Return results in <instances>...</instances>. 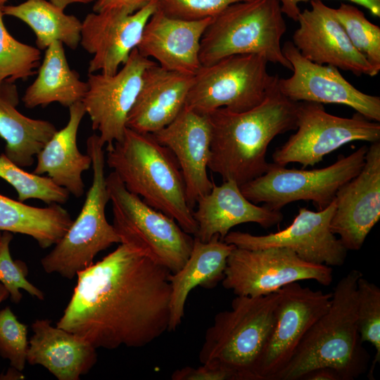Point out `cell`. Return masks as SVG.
Instances as JSON below:
<instances>
[{"mask_svg": "<svg viewBox=\"0 0 380 380\" xmlns=\"http://www.w3.org/2000/svg\"><path fill=\"white\" fill-rule=\"evenodd\" d=\"M120 243L77 274L73 293L56 325L96 349L140 348L168 331L172 272L137 247Z\"/></svg>", "mask_w": 380, "mask_h": 380, "instance_id": "6da1fadb", "label": "cell"}, {"mask_svg": "<svg viewBox=\"0 0 380 380\" xmlns=\"http://www.w3.org/2000/svg\"><path fill=\"white\" fill-rule=\"evenodd\" d=\"M278 77L265 99L244 112L224 108L208 114L211 129L208 168L239 186L267 172L268 146L279 134L296 129L298 102L285 96Z\"/></svg>", "mask_w": 380, "mask_h": 380, "instance_id": "7a4b0ae2", "label": "cell"}, {"mask_svg": "<svg viewBox=\"0 0 380 380\" xmlns=\"http://www.w3.org/2000/svg\"><path fill=\"white\" fill-rule=\"evenodd\" d=\"M362 275L352 270L338 281L328 310L305 334L277 380L303 379L320 367L334 369L340 380H354L366 372L369 356L357 320V281Z\"/></svg>", "mask_w": 380, "mask_h": 380, "instance_id": "3957f363", "label": "cell"}, {"mask_svg": "<svg viewBox=\"0 0 380 380\" xmlns=\"http://www.w3.org/2000/svg\"><path fill=\"white\" fill-rule=\"evenodd\" d=\"M106 151V164L129 192L195 235L197 223L188 203L182 172L167 147L152 134L127 127L122 139Z\"/></svg>", "mask_w": 380, "mask_h": 380, "instance_id": "277c9868", "label": "cell"}, {"mask_svg": "<svg viewBox=\"0 0 380 380\" xmlns=\"http://www.w3.org/2000/svg\"><path fill=\"white\" fill-rule=\"evenodd\" d=\"M279 292L236 296L231 310L218 312L205 332L201 364L228 372L233 380H256L255 367L272 331Z\"/></svg>", "mask_w": 380, "mask_h": 380, "instance_id": "5b68a950", "label": "cell"}, {"mask_svg": "<svg viewBox=\"0 0 380 380\" xmlns=\"http://www.w3.org/2000/svg\"><path fill=\"white\" fill-rule=\"evenodd\" d=\"M279 0L234 4L213 18L204 32L199 52L202 66L233 55L258 54L291 70L281 39L286 25Z\"/></svg>", "mask_w": 380, "mask_h": 380, "instance_id": "8992f818", "label": "cell"}, {"mask_svg": "<svg viewBox=\"0 0 380 380\" xmlns=\"http://www.w3.org/2000/svg\"><path fill=\"white\" fill-rule=\"evenodd\" d=\"M104 147L99 134L88 137L87 153L91 158V185L76 220L49 253L42 258L41 265L46 273H57L72 279L92 265L99 252L120 243L113 225L106 216L110 198L105 176Z\"/></svg>", "mask_w": 380, "mask_h": 380, "instance_id": "52a82bcc", "label": "cell"}, {"mask_svg": "<svg viewBox=\"0 0 380 380\" xmlns=\"http://www.w3.org/2000/svg\"><path fill=\"white\" fill-rule=\"evenodd\" d=\"M106 184L112 204L113 225L120 243L137 247L172 273L178 271L193 247L190 234L173 218L129 192L115 172L106 177Z\"/></svg>", "mask_w": 380, "mask_h": 380, "instance_id": "ba28073f", "label": "cell"}, {"mask_svg": "<svg viewBox=\"0 0 380 380\" xmlns=\"http://www.w3.org/2000/svg\"><path fill=\"white\" fill-rule=\"evenodd\" d=\"M262 55L240 54L201 66L194 75L185 106L201 114L224 108L244 112L259 105L279 77Z\"/></svg>", "mask_w": 380, "mask_h": 380, "instance_id": "9c48e42d", "label": "cell"}, {"mask_svg": "<svg viewBox=\"0 0 380 380\" xmlns=\"http://www.w3.org/2000/svg\"><path fill=\"white\" fill-rule=\"evenodd\" d=\"M368 147L362 146L351 154L341 156L329 166L310 170L288 169L272 164L261 176L240 186L245 197L252 203L280 210L298 201H312L318 210L327 208L338 189L354 177L365 164Z\"/></svg>", "mask_w": 380, "mask_h": 380, "instance_id": "30bf717a", "label": "cell"}, {"mask_svg": "<svg viewBox=\"0 0 380 380\" xmlns=\"http://www.w3.org/2000/svg\"><path fill=\"white\" fill-rule=\"evenodd\" d=\"M296 132L272 154L273 163L314 166L341 146L356 141H380V123L358 113L342 118L327 113L322 103L298 102Z\"/></svg>", "mask_w": 380, "mask_h": 380, "instance_id": "8fae6325", "label": "cell"}, {"mask_svg": "<svg viewBox=\"0 0 380 380\" xmlns=\"http://www.w3.org/2000/svg\"><path fill=\"white\" fill-rule=\"evenodd\" d=\"M303 280L329 286L333 270L306 262L286 248L251 250L235 247L227 258L222 284L236 296L256 297Z\"/></svg>", "mask_w": 380, "mask_h": 380, "instance_id": "7c38bea8", "label": "cell"}, {"mask_svg": "<svg viewBox=\"0 0 380 380\" xmlns=\"http://www.w3.org/2000/svg\"><path fill=\"white\" fill-rule=\"evenodd\" d=\"M275 322L255 367L256 380H277L302 338L328 310L332 292L313 290L298 282L279 291Z\"/></svg>", "mask_w": 380, "mask_h": 380, "instance_id": "4fadbf2b", "label": "cell"}, {"mask_svg": "<svg viewBox=\"0 0 380 380\" xmlns=\"http://www.w3.org/2000/svg\"><path fill=\"white\" fill-rule=\"evenodd\" d=\"M156 63L141 56L135 48L114 75L88 73V89L82 103L90 118L92 129L99 132L106 148L122 139L144 72Z\"/></svg>", "mask_w": 380, "mask_h": 380, "instance_id": "5bb4252c", "label": "cell"}, {"mask_svg": "<svg viewBox=\"0 0 380 380\" xmlns=\"http://www.w3.org/2000/svg\"><path fill=\"white\" fill-rule=\"evenodd\" d=\"M335 209V199L318 211L300 207L292 222L282 230L266 235L229 232L223 241L236 248L251 250L286 248L306 262L329 267L341 266L348 250L330 229Z\"/></svg>", "mask_w": 380, "mask_h": 380, "instance_id": "9a60e30c", "label": "cell"}, {"mask_svg": "<svg viewBox=\"0 0 380 380\" xmlns=\"http://www.w3.org/2000/svg\"><path fill=\"white\" fill-rule=\"evenodd\" d=\"M293 74L279 78L281 93L290 100L345 105L368 120L380 122V98L360 91L329 65H319L304 58L292 42L281 47Z\"/></svg>", "mask_w": 380, "mask_h": 380, "instance_id": "2e32d148", "label": "cell"}, {"mask_svg": "<svg viewBox=\"0 0 380 380\" xmlns=\"http://www.w3.org/2000/svg\"><path fill=\"white\" fill-rule=\"evenodd\" d=\"M153 0L128 14L118 11L90 13L82 21L80 44L92 55L88 73L114 75L137 47L144 28L158 8Z\"/></svg>", "mask_w": 380, "mask_h": 380, "instance_id": "e0dca14e", "label": "cell"}, {"mask_svg": "<svg viewBox=\"0 0 380 380\" xmlns=\"http://www.w3.org/2000/svg\"><path fill=\"white\" fill-rule=\"evenodd\" d=\"M371 144L360 171L335 196L330 229L347 250H360L380 217V141Z\"/></svg>", "mask_w": 380, "mask_h": 380, "instance_id": "ac0fdd59", "label": "cell"}, {"mask_svg": "<svg viewBox=\"0 0 380 380\" xmlns=\"http://www.w3.org/2000/svg\"><path fill=\"white\" fill-rule=\"evenodd\" d=\"M310 8L300 11L299 27L292 43L311 62L329 65L356 76L376 75L366 58L352 44L334 15V8L321 0H310Z\"/></svg>", "mask_w": 380, "mask_h": 380, "instance_id": "d6986e66", "label": "cell"}, {"mask_svg": "<svg viewBox=\"0 0 380 380\" xmlns=\"http://www.w3.org/2000/svg\"><path fill=\"white\" fill-rule=\"evenodd\" d=\"M152 134L175 156L184 177L188 203L193 209L198 199L214 184L207 173L211 141L208 114L184 105L172 122Z\"/></svg>", "mask_w": 380, "mask_h": 380, "instance_id": "ffe728a7", "label": "cell"}, {"mask_svg": "<svg viewBox=\"0 0 380 380\" xmlns=\"http://www.w3.org/2000/svg\"><path fill=\"white\" fill-rule=\"evenodd\" d=\"M212 19L181 20L157 8L146 23L137 49L166 70L194 75L202 66L201 40Z\"/></svg>", "mask_w": 380, "mask_h": 380, "instance_id": "44dd1931", "label": "cell"}, {"mask_svg": "<svg viewBox=\"0 0 380 380\" xmlns=\"http://www.w3.org/2000/svg\"><path fill=\"white\" fill-rule=\"evenodd\" d=\"M196 205L193 216L197 232L194 236L203 242L215 235L223 240L232 227L241 224L252 222L269 228L284 218L280 210L258 206L248 200L240 186L232 179L223 181L220 185L214 183L211 190L198 199Z\"/></svg>", "mask_w": 380, "mask_h": 380, "instance_id": "7402d4cb", "label": "cell"}, {"mask_svg": "<svg viewBox=\"0 0 380 380\" xmlns=\"http://www.w3.org/2000/svg\"><path fill=\"white\" fill-rule=\"evenodd\" d=\"M194 75L168 70L158 63L144 72L128 115L127 127L153 134L172 122L184 108Z\"/></svg>", "mask_w": 380, "mask_h": 380, "instance_id": "603a6c76", "label": "cell"}, {"mask_svg": "<svg viewBox=\"0 0 380 380\" xmlns=\"http://www.w3.org/2000/svg\"><path fill=\"white\" fill-rule=\"evenodd\" d=\"M27 362L45 367L58 380H79L97 362L96 349L76 334L53 327L47 319L31 325Z\"/></svg>", "mask_w": 380, "mask_h": 380, "instance_id": "cb8c5ba5", "label": "cell"}, {"mask_svg": "<svg viewBox=\"0 0 380 380\" xmlns=\"http://www.w3.org/2000/svg\"><path fill=\"white\" fill-rule=\"evenodd\" d=\"M235 246L215 235L203 242L194 237L191 253L184 265L170 273V315L168 331H175L184 315L187 297L196 286L215 288L224 278L227 258Z\"/></svg>", "mask_w": 380, "mask_h": 380, "instance_id": "d4e9b609", "label": "cell"}, {"mask_svg": "<svg viewBox=\"0 0 380 380\" xmlns=\"http://www.w3.org/2000/svg\"><path fill=\"white\" fill-rule=\"evenodd\" d=\"M85 113L82 101L69 107L68 123L57 130L36 155L37 165L33 170L38 175L47 174L56 185L77 198L84 191L82 173L91 165V157L82 153L77 143L79 127Z\"/></svg>", "mask_w": 380, "mask_h": 380, "instance_id": "484cf974", "label": "cell"}, {"mask_svg": "<svg viewBox=\"0 0 380 380\" xmlns=\"http://www.w3.org/2000/svg\"><path fill=\"white\" fill-rule=\"evenodd\" d=\"M19 94L14 82L0 84V137L5 140L4 153L15 164L31 166L34 156L57 131L47 120L34 119L19 112Z\"/></svg>", "mask_w": 380, "mask_h": 380, "instance_id": "4316f807", "label": "cell"}, {"mask_svg": "<svg viewBox=\"0 0 380 380\" xmlns=\"http://www.w3.org/2000/svg\"><path fill=\"white\" fill-rule=\"evenodd\" d=\"M37 74L22 97L28 108L44 107L53 102L69 108L81 102L88 89L87 82L81 80L79 74L70 68L63 44L58 41L45 49Z\"/></svg>", "mask_w": 380, "mask_h": 380, "instance_id": "83f0119b", "label": "cell"}, {"mask_svg": "<svg viewBox=\"0 0 380 380\" xmlns=\"http://www.w3.org/2000/svg\"><path fill=\"white\" fill-rule=\"evenodd\" d=\"M72 221L60 204L39 208L0 194V231L30 236L42 248L55 245Z\"/></svg>", "mask_w": 380, "mask_h": 380, "instance_id": "f1b7e54d", "label": "cell"}, {"mask_svg": "<svg viewBox=\"0 0 380 380\" xmlns=\"http://www.w3.org/2000/svg\"><path fill=\"white\" fill-rule=\"evenodd\" d=\"M1 9L4 15L15 17L32 29L39 50H45L55 41L71 49L80 44L82 22L50 1L27 0L18 5H4Z\"/></svg>", "mask_w": 380, "mask_h": 380, "instance_id": "f546056e", "label": "cell"}, {"mask_svg": "<svg viewBox=\"0 0 380 380\" xmlns=\"http://www.w3.org/2000/svg\"><path fill=\"white\" fill-rule=\"evenodd\" d=\"M0 177L16 190L21 202L36 198L49 205L64 204L69 198L70 193L65 188L56 185L49 177L25 171L4 153L0 155Z\"/></svg>", "mask_w": 380, "mask_h": 380, "instance_id": "4dcf8cb0", "label": "cell"}, {"mask_svg": "<svg viewBox=\"0 0 380 380\" xmlns=\"http://www.w3.org/2000/svg\"><path fill=\"white\" fill-rule=\"evenodd\" d=\"M334 12L352 44L377 75L380 71V27L369 21L365 13L352 4L341 3L334 8Z\"/></svg>", "mask_w": 380, "mask_h": 380, "instance_id": "1f68e13d", "label": "cell"}, {"mask_svg": "<svg viewBox=\"0 0 380 380\" xmlns=\"http://www.w3.org/2000/svg\"><path fill=\"white\" fill-rule=\"evenodd\" d=\"M0 7V84L27 80L37 74L41 50L15 39L7 30Z\"/></svg>", "mask_w": 380, "mask_h": 380, "instance_id": "d6a6232c", "label": "cell"}, {"mask_svg": "<svg viewBox=\"0 0 380 380\" xmlns=\"http://www.w3.org/2000/svg\"><path fill=\"white\" fill-rule=\"evenodd\" d=\"M357 320L361 342L371 343L376 354L367 377L374 379L376 365L380 360V289L362 275L357 281Z\"/></svg>", "mask_w": 380, "mask_h": 380, "instance_id": "836d02e7", "label": "cell"}, {"mask_svg": "<svg viewBox=\"0 0 380 380\" xmlns=\"http://www.w3.org/2000/svg\"><path fill=\"white\" fill-rule=\"evenodd\" d=\"M13 234L4 231L0 240V283L9 293L13 303L20 302L23 295L20 289L27 291L38 300L44 299V293L27 279L28 268L26 264L20 260H13L10 253V243Z\"/></svg>", "mask_w": 380, "mask_h": 380, "instance_id": "e575fe53", "label": "cell"}, {"mask_svg": "<svg viewBox=\"0 0 380 380\" xmlns=\"http://www.w3.org/2000/svg\"><path fill=\"white\" fill-rule=\"evenodd\" d=\"M28 347L27 326L20 322L6 306L0 311V356L21 372L25 367Z\"/></svg>", "mask_w": 380, "mask_h": 380, "instance_id": "d590c367", "label": "cell"}, {"mask_svg": "<svg viewBox=\"0 0 380 380\" xmlns=\"http://www.w3.org/2000/svg\"><path fill=\"white\" fill-rule=\"evenodd\" d=\"M250 0H158V8L166 15L186 20L213 18L228 6Z\"/></svg>", "mask_w": 380, "mask_h": 380, "instance_id": "8d00e7d4", "label": "cell"}, {"mask_svg": "<svg viewBox=\"0 0 380 380\" xmlns=\"http://www.w3.org/2000/svg\"><path fill=\"white\" fill-rule=\"evenodd\" d=\"M172 380H233L231 374L218 367L202 364L194 368L189 366L178 369L171 375Z\"/></svg>", "mask_w": 380, "mask_h": 380, "instance_id": "74e56055", "label": "cell"}, {"mask_svg": "<svg viewBox=\"0 0 380 380\" xmlns=\"http://www.w3.org/2000/svg\"><path fill=\"white\" fill-rule=\"evenodd\" d=\"M283 14L287 15L293 21H297L300 13L298 4L310 0H279ZM367 8L372 15L380 17V0H347Z\"/></svg>", "mask_w": 380, "mask_h": 380, "instance_id": "f35d334b", "label": "cell"}, {"mask_svg": "<svg viewBox=\"0 0 380 380\" xmlns=\"http://www.w3.org/2000/svg\"><path fill=\"white\" fill-rule=\"evenodd\" d=\"M153 0H96L93 12L99 13L108 11H118L128 14L133 13Z\"/></svg>", "mask_w": 380, "mask_h": 380, "instance_id": "ab89813d", "label": "cell"}, {"mask_svg": "<svg viewBox=\"0 0 380 380\" xmlns=\"http://www.w3.org/2000/svg\"><path fill=\"white\" fill-rule=\"evenodd\" d=\"M305 380H340L337 372L330 367H320L307 374Z\"/></svg>", "mask_w": 380, "mask_h": 380, "instance_id": "60d3db41", "label": "cell"}, {"mask_svg": "<svg viewBox=\"0 0 380 380\" xmlns=\"http://www.w3.org/2000/svg\"><path fill=\"white\" fill-rule=\"evenodd\" d=\"M96 0H50V1L56 6L65 10V8L70 4L80 3V4H89Z\"/></svg>", "mask_w": 380, "mask_h": 380, "instance_id": "b9f144b4", "label": "cell"}, {"mask_svg": "<svg viewBox=\"0 0 380 380\" xmlns=\"http://www.w3.org/2000/svg\"><path fill=\"white\" fill-rule=\"evenodd\" d=\"M9 296V293L4 286V285L0 283V303L7 299Z\"/></svg>", "mask_w": 380, "mask_h": 380, "instance_id": "7bdbcfd3", "label": "cell"}, {"mask_svg": "<svg viewBox=\"0 0 380 380\" xmlns=\"http://www.w3.org/2000/svg\"><path fill=\"white\" fill-rule=\"evenodd\" d=\"M8 0H0V7L4 5Z\"/></svg>", "mask_w": 380, "mask_h": 380, "instance_id": "ee69618b", "label": "cell"}, {"mask_svg": "<svg viewBox=\"0 0 380 380\" xmlns=\"http://www.w3.org/2000/svg\"><path fill=\"white\" fill-rule=\"evenodd\" d=\"M1 234H2V233H1V231H0V240H1Z\"/></svg>", "mask_w": 380, "mask_h": 380, "instance_id": "f6af8a7d", "label": "cell"}]
</instances>
